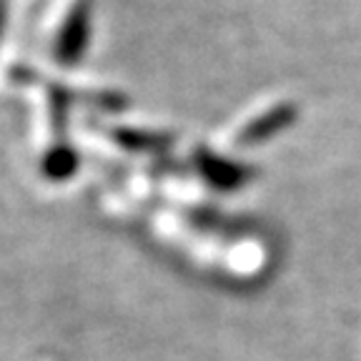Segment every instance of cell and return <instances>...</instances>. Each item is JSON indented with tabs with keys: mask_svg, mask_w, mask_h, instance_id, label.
<instances>
[{
	"mask_svg": "<svg viewBox=\"0 0 361 361\" xmlns=\"http://www.w3.org/2000/svg\"><path fill=\"white\" fill-rule=\"evenodd\" d=\"M296 118H299V106H293V103H279V106L261 113L259 118L251 121V123L238 133V143L246 148L269 143L271 138L286 133V130L296 123Z\"/></svg>",
	"mask_w": 361,
	"mask_h": 361,
	"instance_id": "obj_1",
	"label": "cell"
},
{
	"mask_svg": "<svg viewBox=\"0 0 361 361\" xmlns=\"http://www.w3.org/2000/svg\"><path fill=\"white\" fill-rule=\"evenodd\" d=\"M198 169L206 176L214 188H221V191H236V188L246 186L251 180V169H246L243 164H233L228 158H219L211 156V153H198Z\"/></svg>",
	"mask_w": 361,
	"mask_h": 361,
	"instance_id": "obj_2",
	"label": "cell"
}]
</instances>
